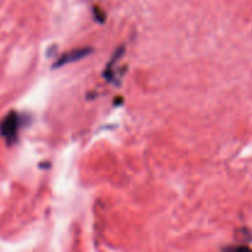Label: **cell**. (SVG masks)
<instances>
[{"mask_svg": "<svg viewBox=\"0 0 252 252\" xmlns=\"http://www.w3.org/2000/svg\"><path fill=\"white\" fill-rule=\"evenodd\" d=\"M17 129H19V117L14 112L9 113L0 123V134L6 139L7 143H12L16 139Z\"/></svg>", "mask_w": 252, "mask_h": 252, "instance_id": "cell-1", "label": "cell"}, {"mask_svg": "<svg viewBox=\"0 0 252 252\" xmlns=\"http://www.w3.org/2000/svg\"><path fill=\"white\" fill-rule=\"evenodd\" d=\"M89 53V49L81 48V49H74V51L69 52V53L63 54V56L59 58V61L56 63V66H62L65 65L66 63H70V62H75L78 59L83 58L86 54Z\"/></svg>", "mask_w": 252, "mask_h": 252, "instance_id": "cell-2", "label": "cell"}]
</instances>
